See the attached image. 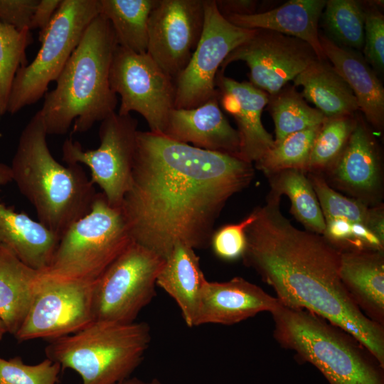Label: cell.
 I'll list each match as a JSON object with an SVG mask.
<instances>
[{"instance_id":"9","label":"cell","mask_w":384,"mask_h":384,"mask_svg":"<svg viewBox=\"0 0 384 384\" xmlns=\"http://www.w3.org/2000/svg\"><path fill=\"white\" fill-rule=\"evenodd\" d=\"M164 260L132 241L95 283L93 321H135L156 294V278Z\"/></svg>"},{"instance_id":"21","label":"cell","mask_w":384,"mask_h":384,"mask_svg":"<svg viewBox=\"0 0 384 384\" xmlns=\"http://www.w3.org/2000/svg\"><path fill=\"white\" fill-rule=\"evenodd\" d=\"M329 170L335 181L356 195L369 196L379 187L380 152L361 114L357 112L356 124L348 142Z\"/></svg>"},{"instance_id":"10","label":"cell","mask_w":384,"mask_h":384,"mask_svg":"<svg viewBox=\"0 0 384 384\" xmlns=\"http://www.w3.org/2000/svg\"><path fill=\"white\" fill-rule=\"evenodd\" d=\"M100 122L99 147L85 150L79 142L66 139L63 160L87 166L91 181L100 187L109 203L121 207L131 186L138 122L131 114L115 112Z\"/></svg>"},{"instance_id":"43","label":"cell","mask_w":384,"mask_h":384,"mask_svg":"<svg viewBox=\"0 0 384 384\" xmlns=\"http://www.w3.org/2000/svg\"><path fill=\"white\" fill-rule=\"evenodd\" d=\"M6 334H8L7 329L3 321L0 319V341L3 339L4 336Z\"/></svg>"},{"instance_id":"26","label":"cell","mask_w":384,"mask_h":384,"mask_svg":"<svg viewBox=\"0 0 384 384\" xmlns=\"http://www.w3.org/2000/svg\"><path fill=\"white\" fill-rule=\"evenodd\" d=\"M302 97L326 117L353 114L359 111L354 94L327 59H316L294 78Z\"/></svg>"},{"instance_id":"16","label":"cell","mask_w":384,"mask_h":384,"mask_svg":"<svg viewBox=\"0 0 384 384\" xmlns=\"http://www.w3.org/2000/svg\"><path fill=\"white\" fill-rule=\"evenodd\" d=\"M215 87L220 106L237 124L240 158L251 164L256 162L274 145V139L261 119L269 95L250 82L226 77L221 70L217 73Z\"/></svg>"},{"instance_id":"2","label":"cell","mask_w":384,"mask_h":384,"mask_svg":"<svg viewBox=\"0 0 384 384\" xmlns=\"http://www.w3.org/2000/svg\"><path fill=\"white\" fill-rule=\"evenodd\" d=\"M270 193L246 229L244 262L279 302L324 319L354 337L384 367V326L356 306L340 277L341 251L323 235L294 227Z\"/></svg>"},{"instance_id":"38","label":"cell","mask_w":384,"mask_h":384,"mask_svg":"<svg viewBox=\"0 0 384 384\" xmlns=\"http://www.w3.org/2000/svg\"><path fill=\"white\" fill-rule=\"evenodd\" d=\"M38 2V0H0V22L18 30L30 29Z\"/></svg>"},{"instance_id":"25","label":"cell","mask_w":384,"mask_h":384,"mask_svg":"<svg viewBox=\"0 0 384 384\" xmlns=\"http://www.w3.org/2000/svg\"><path fill=\"white\" fill-rule=\"evenodd\" d=\"M41 272L0 246V319L13 336L22 325L33 303Z\"/></svg>"},{"instance_id":"3","label":"cell","mask_w":384,"mask_h":384,"mask_svg":"<svg viewBox=\"0 0 384 384\" xmlns=\"http://www.w3.org/2000/svg\"><path fill=\"white\" fill-rule=\"evenodd\" d=\"M117 43L109 21L98 14L57 78L55 88L44 95L39 110L48 134L88 131L115 112L117 95L110 84Z\"/></svg>"},{"instance_id":"6","label":"cell","mask_w":384,"mask_h":384,"mask_svg":"<svg viewBox=\"0 0 384 384\" xmlns=\"http://www.w3.org/2000/svg\"><path fill=\"white\" fill-rule=\"evenodd\" d=\"M46 358L79 374L81 384H117L141 364L151 341L146 322L92 321L82 329L49 341Z\"/></svg>"},{"instance_id":"36","label":"cell","mask_w":384,"mask_h":384,"mask_svg":"<svg viewBox=\"0 0 384 384\" xmlns=\"http://www.w3.org/2000/svg\"><path fill=\"white\" fill-rule=\"evenodd\" d=\"M255 217L254 210L241 222L225 225L213 232L210 242L214 254L227 261L242 257L247 246L246 229Z\"/></svg>"},{"instance_id":"40","label":"cell","mask_w":384,"mask_h":384,"mask_svg":"<svg viewBox=\"0 0 384 384\" xmlns=\"http://www.w3.org/2000/svg\"><path fill=\"white\" fill-rule=\"evenodd\" d=\"M220 13L226 16L228 15H251L257 13V1L254 0H220L215 1Z\"/></svg>"},{"instance_id":"24","label":"cell","mask_w":384,"mask_h":384,"mask_svg":"<svg viewBox=\"0 0 384 384\" xmlns=\"http://www.w3.org/2000/svg\"><path fill=\"white\" fill-rule=\"evenodd\" d=\"M206 280L194 249L182 243L173 247L158 274L156 285L175 300L188 327L196 326L201 294Z\"/></svg>"},{"instance_id":"33","label":"cell","mask_w":384,"mask_h":384,"mask_svg":"<svg viewBox=\"0 0 384 384\" xmlns=\"http://www.w3.org/2000/svg\"><path fill=\"white\" fill-rule=\"evenodd\" d=\"M32 42L30 29L18 30L0 22V116L6 112L17 71L28 63L26 49Z\"/></svg>"},{"instance_id":"30","label":"cell","mask_w":384,"mask_h":384,"mask_svg":"<svg viewBox=\"0 0 384 384\" xmlns=\"http://www.w3.org/2000/svg\"><path fill=\"white\" fill-rule=\"evenodd\" d=\"M366 9L356 0H327L321 14L326 35L338 46L358 51L364 45Z\"/></svg>"},{"instance_id":"5","label":"cell","mask_w":384,"mask_h":384,"mask_svg":"<svg viewBox=\"0 0 384 384\" xmlns=\"http://www.w3.org/2000/svg\"><path fill=\"white\" fill-rule=\"evenodd\" d=\"M273 335L329 384H384V367L354 337L303 309L280 304L271 312Z\"/></svg>"},{"instance_id":"4","label":"cell","mask_w":384,"mask_h":384,"mask_svg":"<svg viewBox=\"0 0 384 384\" xmlns=\"http://www.w3.org/2000/svg\"><path fill=\"white\" fill-rule=\"evenodd\" d=\"M39 112L22 130L10 166L12 181L33 205L38 220L59 238L90 210L94 184L80 164L62 165L53 156Z\"/></svg>"},{"instance_id":"15","label":"cell","mask_w":384,"mask_h":384,"mask_svg":"<svg viewBox=\"0 0 384 384\" xmlns=\"http://www.w3.org/2000/svg\"><path fill=\"white\" fill-rule=\"evenodd\" d=\"M203 22V0H159L149 18L146 53L175 80L199 42Z\"/></svg>"},{"instance_id":"34","label":"cell","mask_w":384,"mask_h":384,"mask_svg":"<svg viewBox=\"0 0 384 384\" xmlns=\"http://www.w3.org/2000/svg\"><path fill=\"white\" fill-rule=\"evenodd\" d=\"M325 220L343 218L352 223L368 225L371 208L361 201L348 198L332 189L320 176L309 179Z\"/></svg>"},{"instance_id":"29","label":"cell","mask_w":384,"mask_h":384,"mask_svg":"<svg viewBox=\"0 0 384 384\" xmlns=\"http://www.w3.org/2000/svg\"><path fill=\"white\" fill-rule=\"evenodd\" d=\"M267 106L274 123V144L293 133L320 126L326 119L316 108L310 107L296 87L289 83L269 95Z\"/></svg>"},{"instance_id":"32","label":"cell","mask_w":384,"mask_h":384,"mask_svg":"<svg viewBox=\"0 0 384 384\" xmlns=\"http://www.w3.org/2000/svg\"><path fill=\"white\" fill-rule=\"evenodd\" d=\"M357 112L326 117L314 139L308 171L329 169L333 166L343 151L356 126Z\"/></svg>"},{"instance_id":"11","label":"cell","mask_w":384,"mask_h":384,"mask_svg":"<svg viewBox=\"0 0 384 384\" xmlns=\"http://www.w3.org/2000/svg\"><path fill=\"white\" fill-rule=\"evenodd\" d=\"M112 90L120 96L118 114L139 113L150 132L163 134L174 108L175 83L148 53L139 54L117 46L110 70Z\"/></svg>"},{"instance_id":"20","label":"cell","mask_w":384,"mask_h":384,"mask_svg":"<svg viewBox=\"0 0 384 384\" xmlns=\"http://www.w3.org/2000/svg\"><path fill=\"white\" fill-rule=\"evenodd\" d=\"M324 54L347 82L356 99L359 111L373 127L384 125V87L373 68L360 51L341 46L319 34Z\"/></svg>"},{"instance_id":"39","label":"cell","mask_w":384,"mask_h":384,"mask_svg":"<svg viewBox=\"0 0 384 384\" xmlns=\"http://www.w3.org/2000/svg\"><path fill=\"white\" fill-rule=\"evenodd\" d=\"M61 2L62 0H38L31 18L30 29L39 28L40 33L44 31Z\"/></svg>"},{"instance_id":"14","label":"cell","mask_w":384,"mask_h":384,"mask_svg":"<svg viewBox=\"0 0 384 384\" xmlns=\"http://www.w3.org/2000/svg\"><path fill=\"white\" fill-rule=\"evenodd\" d=\"M316 59L314 49L305 41L276 31L257 29L226 57L220 70L224 71L233 62L243 61L250 70V82L272 95Z\"/></svg>"},{"instance_id":"28","label":"cell","mask_w":384,"mask_h":384,"mask_svg":"<svg viewBox=\"0 0 384 384\" xmlns=\"http://www.w3.org/2000/svg\"><path fill=\"white\" fill-rule=\"evenodd\" d=\"M305 172L285 169L268 175L271 193L286 195L291 202V213L309 231L323 235L326 223L316 195Z\"/></svg>"},{"instance_id":"7","label":"cell","mask_w":384,"mask_h":384,"mask_svg":"<svg viewBox=\"0 0 384 384\" xmlns=\"http://www.w3.org/2000/svg\"><path fill=\"white\" fill-rule=\"evenodd\" d=\"M132 242L121 207L97 193L90 211L60 237L42 272L61 280L95 282Z\"/></svg>"},{"instance_id":"23","label":"cell","mask_w":384,"mask_h":384,"mask_svg":"<svg viewBox=\"0 0 384 384\" xmlns=\"http://www.w3.org/2000/svg\"><path fill=\"white\" fill-rule=\"evenodd\" d=\"M340 277L359 309L384 326V256L383 251H341Z\"/></svg>"},{"instance_id":"12","label":"cell","mask_w":384,"mask_h":384,"mask_svg":"<svg viewBox=\"0 0 384 384\" xmlns=\"http://www.w3.org/2000/svg\"><path fill=\"white\" fill-rule=\"evenodd\" d=\"M202 34L184 70L174 80L176 109H193L217 97L215 77L226 57L257 29L234 25L218 11L215 1L203 0Z\"/></svg>"},{"instance_id":"19","label":"cell","mask_w":384,"mask_h":384,"mask_svg":"<svg viewBox=\"0 0 384 384\" xmlns=\"http://www.w3.org/2000/svg\"><path fill=\"white\" fill-rule=\"evenodd\" d=\"M11 181L10 166L0 163V186ZM59 240L39 221L6 207L0 201V246L9 250L28 267L45 271Z\"/></svg>"},{"instance_id":"1","label":"cell","mask_w":384,"mask_h":384,"mask_svg":"<svg viewBox=\"0 0 384 384\" xmlns=\"http://www.w3.org/2000/svg\"><path fill=\"white\" fill-rule=\"evenodd\" d=\"M253 174L252 164L236 156L138 130L121 206L132 241L164 259L178 243L206 247L222 208Z\"/></svg>"},{"instance_id":"41","label":"cell","mask_w":384,"mask_h":384,"mask_svg":"<svg viewBox=\"0 0 384 384\" xmlns=\"http://www.w3.org/2000/svg\"><path fill=\"white\" fill-rule=\"evenodd\" d=\"M384 219L383 208H371V215L368 227L384 241Z\"/></svg>"},{"instance_id":"42","label":"cell","mask_w":384,"mask_h":384,"mask_svg":"<svg viewBox=\"0 0 384 384\" xmlns=\"http://www.w3.org/2000/svg\"><path fill=\"white\" fill-rule=\"evenodd\" d=\"M117 384H162L158 379L154 378L149 381H145L137 378H128Z\"/></svg>"},{"instance_id":"18","label":"cell","mask_w":384,"mask_h":384,"mask_svg":"<svg viewBox=\"0 0 384 384\" xmlns=\"http://www.w3.org/2000/svg\"><path fill=\"white\" fill-rule=\"evenodd\" d=\"M193 146L240 158V138L219 105L218 96L193 109L170 112L163 134Z\"/></svg>"},{"instance_id":"27","label":"cell","mask_w":384,"mask_h":384,"mask_svg":"<svg viewBox=\"0 0 384 384\" xmlns=\"http://www.w3.org/2000/svg\"><path fill=\"white\" fill-rule=\"evenodd\" d=\"M159 0H99L100 14L110 23L117 45L146 53L148 22Z\"/></svg>"},{"instance_id":"35","label":"cell","mask_w":384,"mask_h":384,"mask_svg":"<svg viewBox=\"0 0 384 384\" xmlns=\"http://www.w3.org/2000/svg\"><path fill=\"white\" fill-rule=\"evenodd\" d=\"M60 366L49 358L28 365L21 357L9 360L0 357V384H57Z\"/></svg>"},{"instance_id":"31","label":"cell","mask_w":384,"mask_h":384,"mask_svg":"<svg viewBox=\"0 0 384 384\" xmlns=\"http://www.w3.org/2000/svg\"><path fill=\"white\" fill-rule=\"evenodd\" d=\"M321 125L293 133L274 144L255 162L256 167L267 176L285 169L307 171L311 147Z\"/></svg>"},{"instance_id":"37","label":"cell","mask_w":384,"mask_h":384,"mask_svg":"<svg viewBox=\"0 0 384 384\" xmlns=\"http://www.w3.org/2000/svg\"><path fill=\"white\" fill-rule=\"evenodd\" d=\"M365 6L363 57L377 73L384 69V16L377 1Z\"/></svg>"},{"instance_id":"13","label":"cell","mask_w":384,"mask_h":384,"mask_svg":"<svg viewBox=\"0 0 384 384\" xmlns=\"http://www.w3.org/2000/svg\"><path fill=\"white\" fill-rule=\"evenodd\" d=\"M95 282L68 281L41 272L29 311L14 336L18 342L48 341L74 334L90 324Z\"/></svg>"},{"instance_id":"17","label":"cell","mask_w":384,"mask_h":384,"mask_svg":"<svg viewBox=\"0 0 384 384\" xmlns=\"http://www.w3.org/2000/svg\"><path fill=\"white\" fill-rule=\"evenodd\" d=\"M280 304L260 287L236 277L227 282H205L200 297L196 326L207 324L232 325Z\"/></svg>"},{"instance_id":"22","label":"cell","mask_w":384,"mask_h":384,"mask_svg":"<svg viewBox=\"0 0 384 384\" xmlns=\"http://www.w3.org/2000/svg\"><path fill=\"white\" fill-rule=\"evenodd\" d=\"M326 3V0H289L263 12L224 17L243 28L270 30L301 39L323 60L326 58L319 41V22Z\"/></svg>"},{"instance_id":"8","label":"cell","mask_w":384,"mask_h":384,"mask_svg":"<svg viewBox=\"0 0 384 384\" xmlns=\"http://www.w3.org/2000/svg\"><path fill=\"white\" fill-rule=\"evenodd\" d=\"M98 14L99 0H62L48 27L39 33L41 47L35 58L15 75L6 112L15 114L45 95Z\"/></svg>"},{"instance_id":"44","label":"cell","mask_w":384,"mask_h":384,"mask_svg":"<svg viewBox=\"0 0 384 384\" xmlns=\"http://www.w3.org/2000/svg\"><path fill=\"white\" fill-rule=\"evenodd\" d=\"M1 117V116H0Z\"/></svg>"}]
</instances>
